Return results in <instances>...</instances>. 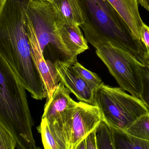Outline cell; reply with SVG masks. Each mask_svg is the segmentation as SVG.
<instances>
[{"label":"cell","instance_id":"cell-1","mask_svg":"<svg viewBox=\"0 0 149 149\" xmlns=\"http://www.w3.org/2000/svg\"><path fill=\"white\" fill-rule=\"evenodd\" d=\"M29 0H8L0 15V54L35 99L46 97L43 82L31 55L27 29Z\"/></svg>","mask_w":149,"mask_h":149},{"label":"cell","instance_id":"cell-2","mask_svg":"<svg viewBox=\"0 0 149 149\" xmlns=\"http://www.w3.org/2000/svg\"><path fill=\"white\" fill-rule=\"evenodd\" d=\"M83 20L80 26L88 43L96 48L107 42L121 47L139 60L146 49L108 0H77Z\"/></svg>","mask_w":149,"mask_h":149},{"label":"cell","instance_id":"cell-3","mask_svg":"<svg viewBox=\"0 0 149 149\" xmlns=\"http://www.w3.org/2000/svg\"><path fill=\"white\" fill-rule=\"evenodd\" d=\"M0 125L13 136L16 148L38 149L32 132L34 122L26 89L1 54Z\"/></svg>","mask_w":149,"mask_h":149},{"label":"cell","instance_id":"cell-4","mask_svg":"<svg viewBox=\"0 0 149 149\" xmlns=\"http://www.w3.org/2000/svg\"><path fill=\"white\" fill-rule=\"evenodd\" d=\"M93 105L100 111L102 121L110 128L125 131L135 121L149 113L142 101L121 87L102 83L94 91Z\"/></svg>","mask_w":149,"mask_h":149},{"label":"cell","instance_id":"cell-5","mask_svg":"<svg viewBox=\"0 0 149 149\" xmlns=\"http://www.w3.org/2000/svg\"><path fill=\"white\" fill-rule=\"evenodd\" d=\"M27 14L30 19L45 59L73 65L77 61L64 43L58 32L56 20L49 3L29 0Z\"/></svg>","mask_w":149,"mask_h":149},{"label":"cell","instance_id":"cell-6","mask_svg":"<svg viewBox=\"0 0 149 149\" xmlns=\"http://www.w3.org/2000/svg\"><path fill=\"white\" fill-rule=\"evenodd\" d=\"M102 120L97 106L79 101L54 122L49 123L65 149H76Z\"/></svg>","mask_w":149,"mask_h":149},{"label":"cell","instance_id":"cell-7","mask_svg":"<svg viewBox=\"0 0 149 149\" xmlns=\"http://www.w3.org/2000/svg\"><path fill=\"white\" fill-rule=\"evenodd\" d=\"M95 49L96 55L120 87L140 99L142 83L139 66L143 65L142 63L127 50L109 42Z\"/></svg>","mask_w":149,"mask_h":149},{"label":"cell","instance_id":"cell-8","mask_svg":"<svg viewBox=\"0 0 149 149\" xmlns=\"http://www.w3.org/2000/svg\"><path fill=\"white\" fill-rule=\"evenodd\" d=\"M27 29L31 55L43 82L48 100L51 97L60 82L58 74L55 64L45 59L32 23L28 15Z\"/></svg>","mask_w":149,"mask_h":149},{"label":"cell","instance_id":"cell-9","mask_svg":"<svg viewBox=\"0 0 149 149\" xmlns=\"http://www.w3.org/2000/svg\"><path fill=\"white\" fill-rule=\"evenodd\" d=\"M59 81L81 102L93 105L94 91L73 69L70 63H55Z\"/></svg>","mask_w":149,"mask_h":149},{"label":"cell","instance_id":"cell-10","mask_svg":"<svg viewBox=\"0 0 149 149\" xmlns=\"http://www.w3.org/2000/svg\"><path fill=\"white\" fill-rule=\"evenodd\" d=\"M70 93L64 85L59 82L51 97L46 101L42 118L52 123L74 106L77 102L71 98Z\"/></svg>","mask_w":149,"mask_h":149},{"label":"cell","instance_id":"cell-11","mask_svg":"<svg viewBox=\"0 0 149 149\" xmlns=\"http://www.w3.org/2000/svg\"><path fill=\"white\" fill-rule=\"evenodd\" d=\"M127 23L134 36L141 40L143 22L140 16L138 0H108Z\"/></svg>","mask_w":149,"mask_h":149},{"label":"cell","instance_id":"cell-12","mask_svg":"<svg viewBox=\"0 0 149 149\" xmlns=\"http://www.w3.org/2000/svg\"><path fill=\"white\" fill-rule=\"evenodd\" d=\"M48 2L57 22L80 27L83 24V18L77 0H50Z\"/></svg>","mask_w":149,"mask_h":149},{"label":"cell","instance_id":"cell-13","mask_svg":"<svg viewBox=\"0 0 149 149\" xmlns=\"http://www.w3.org/2000/svg\"><path fill=\"white\" fill-rule=\"evenodd\" d=\"M56 24L64 43L74 58L88 49V43L79 26L65 24L57 21Z\"/></svg>","mask_w":149,"mask_h":149},{"label":"cell","instance_id":"cell-14","mask_svg":"<svg viewBox=\"0 0 149 149\" xmlns=\"http://www.w3.org/2000/svg\"><path fill=\"white\" fill-rule=\"evenodd\" d=\"M110 128L113 134L114 149H149V141L134 136L125 131Z\"/></svg>","mask_w":149,"mask_h":149},{"label":"cell","instance_id":"cell-15","mask_svg":"<svg viewBox=\"0 0 149 149\" xmlns=\"http://www.w3.org/2000/svg\"><path fill=\"white\" fill-rule=\"evenodd\" d=\"M41 134L44 148L45 149H65L51 128L48 120L42 118L41 124L38 128Z\"/></svg>","mask_w":149,"mask_h":149},{"label":"cell","instance_id":"cell-16","mask_svg":"<svg viewBox=\"0 0 149 149\" xmlns=\"http://www.w3.org/2000/svg\"><path fill=\"white\" fill-rule=\"evenodd\" d=\"M123 131L134 136L149 141V113L139 117Z\"/></svg>","mask_w":149,"mask_h":149},{"label":"cell","instance_id":"cell-17","mask_svg":"<svg viewBox=\"0 0 149 149\" xmlns=\"http://www.w3.org/2000/svg\"><path fill=\"white\" fill-rule=\"evenodd\" d=\"M96 136L97 149H114L112 130L103 121L96 129Z\"/></svg>","mask_w":149,"mask_h":149},{"label":"cell","instance_id":"cell-18","mask_svg":"<svg viewBox=\"0 0 149 149\" xmlns=\"http://www.w3.org/2000/svg\"><path fill=\"white\" fill-rule=\"evenodd\" d=\"M72 67L94 91L103 83L96 73L88 70L78 61L74 62Z\"/></svg>","mask_w":149,"mask_h":149},{"label":"cell","instance_id":"cell-19","mask_svg":"<svg viewBox=\"0 0 149 149\" xmlns=\"http://www.w3.org/2000/svg\"><path fill=\"white\" fill-rule=\"evenodd\" d=\"M141 80L142 90L140 99L147 107L149 113V68L145 65L139 66Z\"/></svg>","mask_w":149,"mask_h":149},{"label":"cell","instance_id":"cell-20","mask_svg":"<svg viewBox=\"0 0 149 149\" xmlns=\"http://www.w3.org/2000/svg\"><path fill=\"white\" fill-rule=\"evenodd\" d=\"M17 143L13 136L0 125V149H15Z\"/></svg>","mask_w":149,"mask_h":149},{"label":"cell","instance_id":"cell-21","mask_svg":"<svg viewBox=\"0 0 149 149\" xmlns=\"http://www.w3.org/2000/svg\"><path fill=\"white\" fill-rule=\"evenodd\" d=\"M96 129L88 134L86 138L79 143L76 149H97Z\"/></svg>","mask_w":149,"mask_h":149},{"label":"cell","instance_id":"cell-22","mask_svg":"<svg viewBox=\"0 0 149 149\" xmlns=\"http://www.w3.org/2000/svg\"><path fill=\"white\" fill-rule=\"evenodd\" d=\"M140 38L146 49V52L149 54V25L143 22L141 32Z\"/></svg>","mask_w":149,"mask_h":149},{"label":"cell","instance_id":"cell-23","mask_svg":"<svg viewBox=\"0 0 149 149\" xmlns=\"http://www.w3.org/2000/svg\"><path fill=\"white\" fill-rule=\"evenodd\" d=\"M138 2L149 12V0H138Z\"/></svg>","mask_w":149,"mask_h":149},{"label":"cell","instance_id":"cell-24","mask_svg":"<svg viewBox=\"0 0 149 149\" xmlns=\"http://www.w3.org/2000/svg\"><path fill=\"white\" fill-rule=\"evenodd\" d=\"M8 0H0V15L3 10V7Z\"/></svg>","mask_w":149,"mask_h":149},{"label":"cell","instance_id":"cell-25","mask_svg":"<svg viewBox=\"0 0 149 149\" xmlns=\"http://www.w3.org/2000/svg\"><path fill=\"white\" fill-rule=\"evenodd\" d=\"M40 1H49L50 0H40Z\"/></svg>","mask_w":149,"mask_h":149}]
</instances>
